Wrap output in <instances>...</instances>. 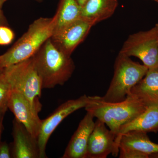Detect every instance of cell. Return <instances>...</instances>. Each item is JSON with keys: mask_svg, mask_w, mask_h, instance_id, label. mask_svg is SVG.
Segmentation results:
<instances>
[{"mask_svg": "<svg viewBox=\"0 0 158 158\" xmlns=\"http://www.w3.org/2000/svg\"><path fill=\"white\" fill-rule=\"evenodd\" d=\"M35 68L42 81L43 89L63 85L75 69L71 56L57 48L51 38L32 57Z\"/></svg>", "mask_w": 158, "mask_h": 158, "instance_id": "6da1fadb", "label": "cell"}, {"mask_svg": "<svg viewBox=\"0 0 158 158\" xmlns=\"http://www.w3.org/2000/svg\"><path fill=\"white\" fill-rule=\"evenodd\" d=\"M55 18H40L5 53L0 56V68L4 69L30 59L53 34Z\"/></svg>", "mask_w": 158, "mask_h": 158, "instance_id": "7a4b0ae2", "label": "cell"}, {"mask_svg": "<svg viewBox=\"0 0 158 158\" xmlns=\"http://www.w3.org/2000/svg\"><path fill=\"white\" fill-rule=\"evenodd\" d=\"M148 108L138 98L129 94L124 101L114 103L102 101L100 96H95L94 100L85 109L94 117L104 123L116 137L122 126L135 119Z\"/></svg>", "mask_w": 158, "mask_h": 158, "instance_id": "3957f363", "label": "cell"}, {"mask_svg": "<svg viewBox=\"0 0 158 158\" xmlns=\"http://www.w3.org/2000/svg\"><path fill=\"white\" fill-rule=\"evenodd\" d=\"M148 70L144 64L134 62L130 57L118 53L115 60L114 75L109 88L103 96H100V99L111 103L124 101Z\"/></svg>", "mask_w": 158, "mask_h": 158, "instance_id": "277c9868", "label": "cell"}, {"mask_svg": "<svg viewBox=\"0 0 158 158\" xmlns=\"http://www.w3.org/2000/svg\"><path fill=\"white\" fill-rule=\"evenodd\" d=\"M4 70L11 90L23 94L32 109L38 114L42 109L40 98L41 96L42 84L32 57L4 68Z\"/></svg>", "mask_w": 158, "mask_h": 158, "instance_id": "5b68a950", "label": "cell"}, {"mask_svg": "<svg viewBox=\"0 0 158 158\" xmlns=\"http://www.w3.org/2000/svg\"><path fill=\"white\" fill-rule=\"evenodd\" d=\"M119 53L138 58L149 70L158 69V44L156 27L131 34Z\"/></svg>", "mask_w": 158, "mask_h": 158, "instance_id": "8992f818", "label": "cell"}, {"mask_svg": "<svg viewBox=\"0 0 158 158\" xmlns=\"http://www.w3.org/2000/svg\"><path fill=\"white\" fill-rule=\"evenodd\" d=\"M95 96L83 95L76 99L69 100L57 108L45 119L42 120L38 140L40 158H47L46 145L50 137L57 127L65 118L77 110L85 108L95 99Z\"/></svg>", "mask_w": 158, "mask_h": 158, "instance_id": "52a82bcc", "label": "cell"}, {"mask_svg": "<svg viewBox=\"0 0 158 158\" xmlns=\"http://www.w3.org/2000/svg\"><path fill=\"white\" fill-rule=\"evenodd\" d=\"M116 135L99 119L88 140L86 158H106L110 154L118 156L119 149L116 147Z\"/></svg>", "mask_w": 158, "mask_h": 158, "instance_id": "ba28073f", "label": "cell"}, {"mask_svg": "<svg viewBox=\"0 0 158 158\" xmlns=\"http://www.w3.org/2000/svg\"><path fill=\"white\" fill-rule=\"evenodd\" d=\"M93 26L91 23L80 19L54 33L51 40L59 50L71 56L84 41Z\"/></svg>", "mask_w": 158, "mask_h": 158, "instance_id": "9c48e42d", "label": "cell"}, {"mask_svg": "<svg viewBox=\"0 0 158 158\" xmlns=\"http://www.w3.org/2000/svg\"><path fill=\"white\" fill-rule=\"evenodd\" d=\"M8 108L32 136L38 138L42 120L23 94L15 90H11L8 101Z\"/></svg>", "mask_w": 158, "mask_h": 158, "instance_id": "30bf717a", "label": "cell"}, {"mask_svg": "<svg viewBox=\"0 0 158 158\" xmlns=\"http://www.w3.org/2000/svg\"><path fill=\"white\" fill-rule=\"evenodd\" d=\"M11 156L13 158H40L37 138L15 118L13 121Z\"/></svg>", "mask_w": 158, "mask_h": 158, "instance_id": "8fae6325", "label": "cell"}, {"mask_svg": "<svg viewBox=\"0 0 158 158\" xmlns=\"http://www.w3.org/2000/svg\"><path fill=\"white\" fill-rule=\"evenodd\" d=\"M94 118L91 113L87 112L71 138L62 158H86L88 140L95 124Z\"/></svg>", "mask_w": 158, "mask_h": 158, "instance_id": "7c38bea8", "label": "cell"}, {"mask_svg": "<svg viewBox=\"0 0 158 158\" xmlns=\"http://www.w3.org/2000/svg\"><path fill=\"white\" fill-rule=\"evenodd\" d=\"M129 94L138 98L147 108L158 106V69H148Z\"/></svg>", "mask_w": 158, "mask_h": 158, "instance_id": "4fadbf2b", "label": "cell"}, {"mask_svg": "<svg viewBox=\"0 0 158 158\" xmlns=\"http://www.w3.org/2000/svg\"><path fill=\"white\" fill-rule=\"evenodd\" d=\"M118 5V0H88L81 8V19L94 26L112 16Z\"/></svg>", "mask_w": 158, "mask_h": 158, "instance_id": "5bb4252c", "label": "cell"}, {"mask_svg": "<svg viewBox=\"0 0 158 158\" xmlns=\"http://www.w3.org/2000/svg\"><path fill=\"white\" fill-rule=\"evenodd\" d=\"M131 131L146 133L158 131V105L149 107L135 119L120 127L116 138V147L118 149L120 136Z\"/></svg>", "mask_w": 158, "mask_h": 158, "instance_id": "9a60e30c", "label": "cell"}, {"mask_svg": "<svg viewBox=\"0 0 158 158\" xmlns=\"http://www.w3.org/2000/svg\"><path fill=\"white\" fill-rule=\"evenodd\" d=\"M119 148L134 150L148 155L158 157V144L150 140L147 133L131 131L123 134L118 140Z\"/></svg>", "mask_w": 158, "mask_h": 158, "instance_id": "2e32d148", "label": "cell"}, {"mask_svg": "<svg viewBox=\"0 0 158 158\" xmlns=\"http://www.w3.org/2000/svg\"><path fill=\"white\" fill-rule=\"evenodd\" d=\"M81 14V7L77 0H61L54 16L55 26L53 34L80 19Z\"/></svg>", "mask_w": 158, "mask_h": 158, "instance_id": "e0dca14e", "label": "cell"}, {"mask_svg": "<svg viewBox=\"0 0 158 158\" xmlns=\"http://www.w3.org/2000/svg\"><path fill=\"white\" fill-rule=\"evenodd\" d=\"M11 89L4 69L0 68V109L8 108V103Z\"/></svg>", "mask_w": 158, "mask_h": 158, "instance_id": "ac0fdd59", "label": "cell"}, {"mask_svg": "<svg viewBox=\"0 0 158 158\" xmlns=\"http://www.w3.org/2000/svg\"><path fill=\"white\" fill-rule=\"evenodd\" d=\"M14 32L8 26H0V45L10 44L14 39Z\"/></svg>", "mask_w": 158, "mask_h": 158, "instance_id": "d6986e66", "label": "cell"}, {"mask_svg": "<svg viewBox=\"0 0 158 158\" xmlns=\"http://www.w3.org/2000/svg\"><path fill=\"white\" fill-rule=\"evenodd\" d=\"M119 158H148V155L134 150L119 148Z\"/></svg>", "mask_w": 158, "mask_h": 158, "instance_id": "ffe728a7", "label": "cell"}, {"mask_svg": "<svg viewBox=\"0 0 158 158\" xmlns=\"http://www.w3.org/2000/svg\"><path fill=\"white\" fill-rule=\"evenodd\" d=\"M11 150L10 146L6 141L0 142V158H11Z\"/></svg>", "mask_w": 158, "mask_h": 158, "instance_id": "44dd1931", "label": "cell"}, {"mask_svg": "<svg viewBox=\"0 0 158 158\" xmlns=\"http://www.w3.org/2000/svg\"><path fill=\"white\" fill-rule=\"evenodd\" d=\"M7 109L6 108H1L0 109V142L1 141V136L3 129V121L4 116Z\"/></svg>", "mask_w": 158, "mask_h": 158, "instance_id": "7402d4cb", "label": "cell"}, {"mask_svg": "<svg viewBox=\"0 0 158 158\" xmlns=\"http://www.w3.org/2000/svg\"><path fill=\"white\" fill-rule=\"evenodd\" d=\"M2 7L0 4V26L6 25L7 26V21H6V17L4 16L3 14Z\"/></svg>", "mask_w": 158, "mask_h": 158, "instance_id": "603a6c76", "label": "cell"}, {"mask_svg": "<svg viewBox=\"0 0 158 158\" xmlns=\"http://www.w3.org/2000/svg\"><path fill=\"white\" fill-rule=\"evenodd\" d=\"M88 1V0H77V2L78 3L80 6H81V8L85 5L86 2Z\"/></svg>", "mask_w": 158, "mask_h": 158, "instance_id": "cb8c5ba5", "label": "cell"}, {"mask_svg": "<svg viewBox=\"0 0 158 158\" xmlns=\"http://www.w3.org/2000/svg\"><path fill=\"white\" fill-rule=\"evenodd\" d=\"M7 1L8 0H0V4H1V6H2L3 4Z\"/></svg>", "mask_w": 158, "mask_h": 158, "instance_id": "d4e9b609", "label": "cell"}, {"mask_svg": "<svg viewBox=\"0 0 158 158\" xmlns=\"http://www.w3.org/2000/svg\"><path fill=\"white\" fill-rule=\"evenodd\" d=\"M156 28L157 30V40H158V23L156 24L155 25Z\"/></svg>", "mask_w": 158, "mask_h": 158, "instance_id": "484cf974", "label": "cell"}, {"mask_svg": "<svg viewBox=\"0 0 158 158\" xmlns=\"http://www.w3.org/2000/svg\"><path fill=\"white\" fill-rule=\"evenodd\" d=\"M153 1H155V2H158V0H153Z\"/></svg>", "mask_w": 158, "mask_h": 158, "instance_id": "4316f807", "label": "cell"}]
</instances>
